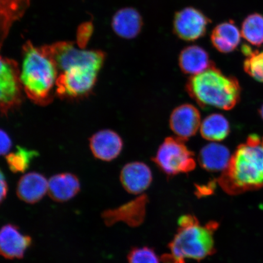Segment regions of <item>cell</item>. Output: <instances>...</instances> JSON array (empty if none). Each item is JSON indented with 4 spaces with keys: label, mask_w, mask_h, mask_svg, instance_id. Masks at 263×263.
<instances>
[{
    "label": "cell",
    "mask_w": 263,
    "mask_h": 263,
    "mask_svg": "<svg viewBox=\"0 0 263 263\" xmlns=\"http://www.w3.org/2000/svg\"><path fill=\"white\" fill-rule=\"evenodd\" d=\"M217 180L230 195L262 188L263 144L257 135H251L245 143L238 146Z\"/></svg>",
    "instance_id": "obj_1"
},
{
    "label": "cell",
    "mask_w": 263,
    "mask_h": 263,
    "mask_svg": "<svg viewBox=\"0 0 263 263\" xmlns=\"http://www.w3.org/2000/svg\"><path fill=\"white\" fill-rule=\"evenodd\" d=\"M59 70L47 49L39 48L29 43L23 52L21 79L26 96L41 106L53 100L54 87Z\"/></svg>",
    "instance_id": "obj_2"
},
{
    "label": "cell",
    "mask_w": 263,
    "mask_h": 263,
    "mask_svg": "<svg viewBox=\"0 0 263 263\" xmlns=\"http://www.w3.org/2000/svg\"><path fill=\"white\" fill-rule=\"evenodd\" d=\"M179 228L169 245L170 254L163 259L169 263H185L188 259L200 261L215 254V232L219 224L209 222L202 225L196 217H180Z\"/></svg>",
    "instance_id": "obj_3"
},
{
    "label": "cell",
    "mask_w": 263,
    "mask_h": 263,
    "mask_svg": "<svg viewBox=\"0 0 263 263\" xmlns=\"http://www.w3.org/2000/svg\"><path fill=\"white\" fill-rule=\"evenodd\" d=\"M186 90L200 106L225 110L235 107L241 92L237 79L223 74L215 65L192 76L186 82Z\"/></svg>",
    "instance_id": "obj_4"
},
{
    "label": "cell",
    "mask_w": 263,
    "mask_h": 263,
    "mask_svg": "<svg viewBox=\"0 0 263 263\" xmlns=\"http://www.w3.org/2000/svg\"><path fill=\"white\" fill-rule=\"evenodd\" d=\"M102 67L103 65L93 62L69 66L59 74L55 84V95L67 100L87 96L96 84Z\"/></svg>",
    "instance_id": "obj_5"
},
{
    "label": "cell",
    "mask_w": 263,
    "mask_h": 263,
    "mask_svg": "<svg viewBox=\"0 0 263 263\" xmlns=\"http://www.w3.org/2000/svg\"><path fill=\"white\" fill-rule=\"evenodd\" d=\"M178 137H167L160 146L153 162L167 176L192 172L196 166L195 156Z\"/></svg>",
    "instance_id": "obj_6"
},
{
    "label": "cell",
    "mask_w": 263,
    "mask_h": 263,
    "mask_svg": "<svg viewBox=\"0 0 263 263\" xmlns=\"http://www.w3.org/2000/svg\"><path fill=\"white\" fill-rule=\"evenodd\" d=\"M23 87L21 70L14 61L1 59L0 68V107L3 115L15 109L22 103Z\"/></svg>",
    "instance_id": "obj_7"
},
{
    "label": "cell",
    "mask_w": 263,
    "mask_h": 263,
    "mask_svg": "<svg viewBox=\"0 0 263 263\" xmlns=\"http://www.w3.org/2000/svg\"><path fill=\"white\" fill-rule=\"evenodd\" d=\"M210 23L211 20L200 10L186 7L174 15L173 31L183 41H195L205 35Z\"/></svg>",
    "instance_id": "obj_8"
},
{
    "label": "cell",
    "mask_w": 263,
    "mask_h": 263,
    "mask_svg": "<svg viewBox=\"0 0 263 263\" xmlns=\"http://www.w3.org/2000/svg\"><path fill=\"white\" fill-rule=\"evenodd\" d=\"M147 201L145 195L140 196L118 208L106 210L102 214V218L107 226L123 222L131 227H137L144 220Z\"/></svg>",
    "instance_id": "obj_9"
},
{
    "label": "cell",
    "mask_w": 263,
    "mask_h": 263,
    "mask_svg": "<svg viewBox=\"0 0 263 263\" xmlns=\"http://www.w3.org/2000/svg\"><path fill=\"white\" fill-rule=\"evenodd\" d=\"M201 123L199 111L189 104L176 107L172 111L170 120L171 129L177 137L184 141L195 136Z\"/></svg>",
    "instance_id": "obj_10"
},
{
    "label": "cell",
    "mask_w": 263,
    "mask_h": 263,
    "mask_svg": "<svg viewBox=\"0 0 263 263\" xmlns=\"http://www.w3.org/2000/svg\"><path fill=\"white\" fill-rule=\"evenodd\" d=\"M30 236L24 235L17 226L8 223L0 232V252L6 259H22L32 245Z\"/></svg>",
    "instance_id": "obj_11"
},
{
    "label": "cell",
    "mask_w": 263,
    "mask_h": 263,
    "mask_svg": "<svg viewBox=\"0 0 263 263\" xmlns=\"http://www.w3.org/2000/svg\"><path fill=\"white\" fill-rule=\"evenodd\" d=\"M120 181L127 192L140 195L149 188L153 181V174L145 163L130 162L121 170Z\"/></svg>",
    "instance_id": "obj_12"
},
{
    "label": "cell",
    "mask_w": 263,
    "mask_h": 263,
    "mask_svg": "<svg viewBox=\"0 0 263 263\" xmlns=\"http://www.w3.org/2000/svg\"><path fill=\"white\" fill-rule=\"evenodd\" d=\"M123 141L115 132L104 129L95 133L90 139L92 154L97 159L110 162L120 155Z\"/></svg>",
    "instance_id": "obj_13"
},
{
    "label": "cell",
    "mask_w": 263,
    "mask_h": 263,
    "mask_svg": "<svg viewBox=\"0 0 263 263\" xmlns=\"http://www.w3.org/2000/svg\"><path fill=\"white\" fill-rule=\"evenodd\" d=\"M143 21L140 12L133 8H124L115 13L111 21L114 32L120 37L133 39L142 29Z\"/></svg>",
    "instance_id": "obj_14"
},
{
    "label": "cell",
    "mask_w": 263,
    "mask_h": 263,
    "mask_svg": "<svg viewBox=\"0 0 263 263\" xmlns=\"http://www.w3.org/2000/svg\"><path fill=\"white\" fill-rule=\"evenodd\" d=\"M48 181L42 174L29 173L20 179L16 186V195L25 203L34 204L48 193Z\"/></svg>",
    "instance_id": "obj_15"
},
{
    "label": "cell",
    "mask_w": 263,
    "mask_h": 263,
    "mask_svg": "<svg viewBox=\"0 0 263 263\" xmlns=\"http://www.w3.org/2000/svg\"><path fill=\"white\" fill-rule=\"evenodd\" d=\"M80 190V181L73 174H58L48 180V193L55 202H67L77 196Z\"/></svg>",
    "instance_id": "obj_16"
},
{
    "label": "cell",
    "mask_w": 263,
    "mask_h": 263,
    "mask_svg": "<svg viewBox=\"0 0 263 263\" xmlns=\"http://www.w3.org/2000/svg\"><path fill=\"white\" fill-rule=\"evenodd\" d=\"M181 71L186 74H198L213 66L208 52L197 45H191L183 49L179 57Z\"/></svg>",
    "instance_id": "obj_17"
},
{
    "label": "cell",
    "mask_w": 263,
    "mask_h": 263,
    "mask_svg": "<svg viewBox=\"0 0 263 263\" xmlns=\"http://www.w3.org/2000/svg\"><path fill=\"white\" fill-rule=\"evenodd\" d=\"M231 157L228 147L221 144L212 143L200 150L198 162L208 172L222 173L228 167Z\"/></svg>",
    "instance_id": "obj_18"
},
{
    "label": "cell",
    "mask_w": 263,
    "mask_h": 263,
    "mask_svg": "<svg viewBox=\"0 0 263 263\" xmlns=\"http://www.w3.org/2000/svg\"><path fill=\"white\" fill-rule=\"evenodd\" d=\"M241 33L233 21L221 23L214 28L211 34L212 44L223 54L234 51L241 42Z\"/></svg>",
    "instance_id": "obj_19"
},
{
    "label": "cell",
    "mask_w": 263,
    "mask_h": 263,
    "mask_svg": "<svg viewBox=\"0 0 263 263\" xmlns=\"http://www.w3.org/2000/svg\"><path fill=\"white\" fill-rule=\"evenodd\" d=\"M230 124L221 114H213L209 115L200 125V132L203 139L217 142L225 139L229 135Z\"/></svg>",
    "instance_id": "obj_20"
},
{
    "label": "cell",
    "mask_w": 263,
    "mask_h": 263,
    "mask_svg": "<svg viewBox=\"0 0 263 263\" xmlns=\"http://www.w3.org/2000/svg\"><path fill=\"white\" fill-rule=\"evenodd\" d=\"M241 33L249 44L260 47L263 44V16L254 13L247 16L242 22Z\"/></svg>",
    "instance_id": "obj_21"
},
{
    "label": "cell",
    "mask_w": 263,
    "mask_h": 263,
    "mask_svg": "<svg viewBox=\"0 0 263 263\" xmlns=\"http://www.w3.org/2000/svg\"><path fill=\"white\" fill-rule=\"evenodd\" d=\"M242 51L246 57L244 70L250 77L263 82V51H253L248 45H242Z\"/></svg>",
    "instance_id": "obj_22"
},
{
    "label": "cell",
    "mask_w": 263,
    "mask_h": 263,
    "mask_svg": "<svg viewBox=\"0 0 263 263\" xmlns=\"http://www.w3.org/2000/svg\"><path fill=\"white\" fill-rule=\"evenodd\" d=\"M38 156L37 151L17 146L16 152L8 154L6 156V159L11 172L15 173H24L30 165L32 159Z\"/></svg>",
    "instance_id": "obj_23"
},
{
    "label": "cell",
    "mask_w": 263,
    "mask_h": 263,
    "mask_svg": "<svg viewBox=\"0 0 263 263\" xmlns=\"http://www.w3.org/2000/svg\"><path fill=\"white\" fill-rule=\"evenodd\" d=\"M128 263H160V259L153 249L148 247L133 248L127 255Z\"/></svg>",
    "instance_id": "obj_24"
},
{
    "label": "cell",
    "mask_w": 263,
    "mask_h": 263,
    "mask_svg": "<svg viewBox=\"0 0 263 263\" xmlns=\"http://www.w3.org/2000/svg\"><path fill=\"white\" fill-rule=\"evenodd\" d=\"M1 154L2 156H7L12 147V141L9 135L5 130H1Z\"/></svg>",
    "instance_id": "obj_25"
},
{
    "label": "cell",
    "mask_w": 263,
    "mask_h": 263,
    "mask_svg": "<svg viewBox=\"0 0 263 263\" xmlns=\"http://www.w3.org/2000/svg\"><path fill=\"white\" fill-rule=\"evenodd\" d=\"M0 182H1V201L3 202L6 199V196H7L8 185L7 181L6 180V177L2 172H1V180H0Z\"/></svg>",
    "instance_id": "obj_26"
},
{
    "label": "cell",
    "mask_w": 263,
    "mask_h": 263,
    "mask_svg": "<svg viewBox=\"0 0 263 263\" xmlns=\"http://www.w3.org/2000/svg\"><path fill=\"white\" fill-rule=\"evenodd\" d=\"M259 114H260L261 117L263 119V104L260 108V110H259Z\"/></svg>",
    "instance_id": "obj_27"
},
{
    "label": "cell",
    "mask_w": 263,
    "mask_h": 263,
    "mask_svg": "<svg viewBox=\"0 0 263 263\" xmlns=\"http://www.w3.org/2000/svg\"><path fill=\"white\" fill-rule=\"evenodd\" d=\"M262 144H263V139H262Z\"/></svg>",
    "instance_id": "obj_28"
}]
</instances>
